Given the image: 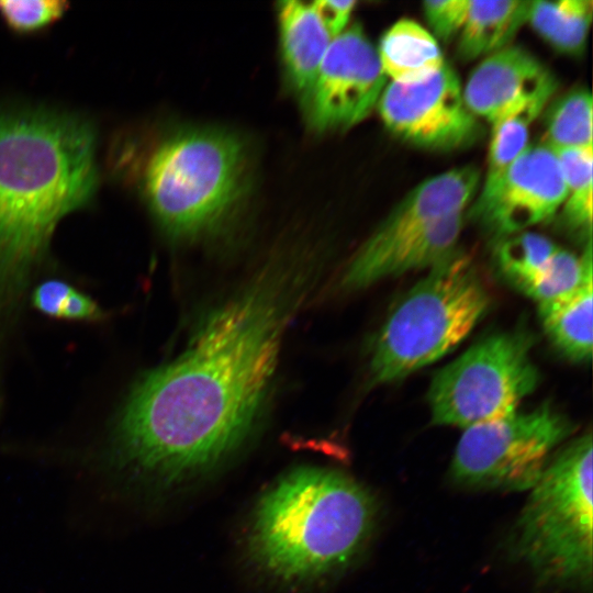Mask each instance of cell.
<instances>
[{"label": "cell", "instance_id": "6da1fadb", "mask_svg": "<svg viewBox=\"0 0 593 593\" xmlns=\"http://www.w3.org/2000/svg\"><path fill=\"white\" fill-rule=\"evenodd\" d=\"M317 276L312 256L267 262L216 309L188 348L144 376L115 422L108 469L170 486L230 457L261 414L292 316Z\"/></svg>", "mask_w": 593, "mask_h": 593}, {"label": "cell", "instance_id": "7a4b0ae2", "mask_svg": "<svg viewBox=\"0 0 593 593\" xmlns=\"http://www.w3.org/2000/svg\"><path fill=\"white\" fill-rule=\"evenodd\" d=\"M98 182L90 122L43 109L0 111V312L23 292L59 220L90 203Z\"/></svg>", "mask_w": 593, "mask_h": 593}, {"label": "cell", "instance_id": "3957f363", "mask_svg": "<svg viewBox=\"0 0 593 593\" xmlns=\"http://www.w3.org/2000/svg\"><path fill=\"white\" fill-rule=\"evenodd\" d=\"M377 518L371 493L351 477L299 467L257 502L248 549L259 567L284 582H310L348 567L367 545Z\"/></svg>", "mask_w": 593, "mask_h": 593}, {"label": "cell", "instance_id": "277c9868", "mask_svg": "<svg viewBox=\"0 0 593 593\" xmlns=\"http://www.w3.org/2000/svg\"><path fill=\"white\" fill-rule=\"evenodd\" d=\"M592 450L588 433L553 454L513 528L512 553L542 585L591 586Z\"/></svg>", "mask_w": 593, "mask_h": 593}, {"label": "cell", "instance_id": "5b68a950", "mask_svg": "<svg viewBox=\"0 0 593 593\" xmlns=\"http://www.w3.org/2000/svg\"><path fill=\"white\" fill-rule=\"evenodd\" d=\"M246 157L239 138L217 130L172 134L147 156L139 189L172 237L193 238L217 227L243 194Z\"/></svg>", "mask_w": 593, "mask_h": 593}, {"label": "cell", "instance_id": "8992f818", "mask_svg": "<svg viewBox=\"0 0 593 593\" xmlns=\"http://www.w3.org/2000/svg\"><path fill=\"white\" fill-rule=\"evenodd\" d=\"M489 302L468 255L456 250L429 268L378 333L369 365L371 383L399 381L446 356L474 328Z\"/></svg>", "mask_w": 593, "mask_h": 593}, {"label": "cell", "instance_id": "52a82bcc", "mask_svg": "<svg viewBox=\"0 0 593 593\" xmlns=\"http://www.w3.org/2000/svg\"><path fill=\"white\" fill-rule=\"evenodd\" d=\"M533 345L523 327L493 333L437 371L427 391L432 422L466 428L516 411L539 382Z\"/></svg>", "mask_w": 593, "mask_h": 593}, {"label": "cell", "instance_id": "ba28073f", "mask_svg": "<svg viewBox=\"0 0 593 593\" xmlns=\"http://www.w3.org/2000/svg\"><path fill=\"white\" fill-rule=\"evenodd\" d=\"M573 430V423L547 403L471 425L456 446L451 479L468 489L530 490Z\"/></svg>", "mask_w": 593, "mask_h": 593}, {"label": "cell", "instance_id": "9c48e42d", "mask_svg": "<svg viewBox=\"0 0 593 593\" xmlns=\"http://www.w3.org/2000/svg\"><path fill=\"white\" fill-rule=\"evenodd\" d=\"M384 125L411 144L429 149L470 145L480 134L456 71L445 64L416 83L390 82L377 104Z\"/></svg>", "mask_w": 593, "mask_h": 593}, {"label": "cell", "instance_id": "30bf717a", "mask_svg": "<svg viewBox=\"0 0 593 593\" xmlns=\"http://www.w3.org/2000/svg\"><path fill=\"white\" fill-rule=\"evenodd\" d=\"M387 86L377 49L358 24L334 37L304 100L310 122L321 131L347 128L377 107Z\"/></svg>", "mask_w": 593, "mask_h": 593}, {"label": "cell", "instance_id": "8fae6325", "mask_svg": "<svg viewBox=\"0 0 593 593\" xmlns=\"http://www.w3.org/2000/svg\"><path fill=\"white\" fill-rule=\"evenodd\" d=\"M566 195L553 150L528 144L495 182L481 188L469 216L501 240L552 217Z\"/></svg>", "mask_w": 593, "mask_h": 593}, {"label": "cell", "instance_id": "7c38bea8", "mask_svg": "<svg viewBox=\"0 0 593 593\" xmlns=\"http://www.w3.org/2000/svg\"><path fill=\"white\" fill-rule=\"evenodd\" d=\"M553 85V76L533 54L510 45L483 58L469 76L462 94L475 118L493 124Z\"/></svg>", "mask_w": 593, "mask_h": 593}, {"label": "cell", "instance_id": "4fadbf2b", "mask_svg": "<svg viewBox=\"0 0 593 593\" xmlns=\"http://www.w3.org/2000/svg\"><path fill=\"white\" fill-rule=\"evenodd\" d=\"M463 222L461 212L390 244L362 245L344 269L340 287L359 290L388 277L432 268L457 250Z\"/></svg>", "mask_w": 593, "mask_h": 593}, {"label": "cell", "instance_id": "5bb4252c", "mask_svg": "<svg viewBox=\"0 0 593 593\" xmlns=\"http://www.w3.org/2000/svg\"><path fill=\"white\" fill-rule=\"evenodd\" d=\"M479 181L480 171L473 166L454 168L423 181L392 209L363 246L390 244L465 212Z\"/></svg>", "mask_w": 593, "mask_h": 593}, {"label": "cell", "instance_id": "9a60e30c", "mask_svg": "<svg viewBox=\"0 0 593 593\" xmlns=\"http://www.w3.org/2000/svg\"><path fill=\"white\" fill-rule=\"evenodd\" d=\"M279 29L287 76L305 100L333 37L314 3L301 1L280 3Z\"/></svg>", "mask_w": 593, "mask_h": 593}, {"label": "cell", "instance_id": "2e32d148", "mask_svg": "<svg viewBox=\"0 0 593 593\" xmlns=\"http://www.w3.org/2000/svg\"><path fill=\"white\" fill-rule=\"evenodd\" d=\"M377 53L385 77L403 85L421 82L446 64L436 38L407 19L398 21L382 35Z\"/></svg>", "mask_w": 593, "mask_h": 593}, {"label": "cell", "instance_id": "e0dca14e", "mask_svg": "<svg viewBox=\"0 0 593 593\" xmlns=\"http://www.w3.org/2000/svg\"><path fill=\"white\" fill-rule=\"evenodd\" d=\"M530 1L469 0L458 34L457 53L463 60L486 57L506 46L528 20Z\"/></svg>", "mask_w": 593, "mask_h": 593}, {"label": "cell", "instance_id": "ac0fdd59", "mask_svg": "<svg viewBox=\"0 0 593 593\" xmlns=\"http://www.w3.org/2000/svg\"><path fill=\"white\" fill-rule=\"evenodd\" d=\"M593 269L569 295L539 305L542 327L550 342L564 357L575 362L590 361L593 346Z\"/></svg>", "mask_w": 593, "mask_h": 593}, {"label": "cell", "instance_id": "d6986e66", "mask_svg": "<svg viewBox=\"0 0 593 593\" xmlns=\"http://www.w3.org/2000/svg\"><path fill=\"white\" fill-rule=\"evenodd\" d=\"M556 88L553 85L544 89L491 124L488 171L482 188L495 182L528 146L532 124L545 110Z\"/></svg>", "mask_w": 593, "mask_h": 593}, {"label": "cell", "instance_id": "ffe728a7", "mask_svg": "<svg viewBox=\"0 0 593 593\" xmlns=\"http://www.w3.org/2000/svg\"><path fill=\"white\" fill-rule=\"evenodd\" d=\"M593 15L591 0L530 1L528 20L534 30L555 48L580 53Z\"/></svg>", "mask_w": 593, "mask_h": 593}, {"label": "cell", "instance_id": "44dd1931", "mask_svg": "<svg viewBox=\"0 0 593 593\" xmlns=\"http://www.w3.org/2000/svg\"><path fill=\"white\" fill-rule=\"evenodd\" d=\"M567 187L561 205L564 225L586 240L592 239L593 148L552 149Z\"/></svg>", "mask_w": 593, "mask_h": 593}, {"label": "cell", "instance_id": "7402d4cb", "mask_svg": "<svg viewBox=\"0 0 593 593\" xmlns=\"http://www.w3.org/2000/svg\"><path fill=\"white\" fill-rule=\"evenodd\" d=\"M558 247L539 234H514L499 242L496 267L507 282L524 293L544 271Z\"/></svg>", "mask_w": 593, "mask_h": 593}, {"label": "cell", "instance_id": "603a6c76", "mask_svg": "<svg viewBox=\"0 0 593 593\" xmlns=\"http://www.w3.org/2000/svg\"><path fill=\"white\" fill-rule=\"evenodd\" d=\"M592 96L578 88L557 100L548 112L544 144L552 149L593 148Z\"/></svg>", "mask_w": 593, "mask_h": 593}, {"label": "cell", "instance_id": "cb8c5ba5", "mask_svg": "<svg viewBox=\"0 0 593 593\" xmlns=\"http://www.w3.org/2000/svg\"><path fill=\"white\" fill-rule=\"evenodd\" d=\"M592 268V239L585 243L581 256L558 247L540 276L524 292L539 305L572 293Z\"/></svg>", "mask_w": 593, "mask_h": 593}, {"label": "cell", "instance_id": "d4e9b609", "mask_svg": "<svg viewBox=\"0 0 593 593\" xmlns=\"http://www.w3.org/2000/svg\"><path fill=\"white\" fill-rule=\"evenodd\" d=\"M68 7L63 0H0V16L13 32L30 34L54 24Z\"/></svg>", "mask_w": 593, "mask_h": 593}, {"label": "cell", "instance_id": "484cf974", "mask_svg": "<svg viewBox=\"0 0 593 593\" xmlns=\"http://www.w3.org/2000/svg\"><path fill=\"white\" fill-rule=\"evenodd\" d=\"M469 0H427L423 3L426 20L441 41L458 36L468 10Z\"/></svg>", "mask_w": 593, "mask_h": 593}, {"label": "cell", "instance_id": "4316f807", "mask_svg": "<svg viewBox=\"0 0 593 593\" xmlns=\"http://www.w3.org/2000/svg\"><path fill=\"white\" fill-rule=\"evenodd\" d=\"M72 288L60 280H49L40 284L33 293V304L42 313L60 318L64 303Z\"/></svg>", "mask_w": 593, "mask_h": 593}, {"label": "cell", "instance_id": "83f0119b", "mask_svg": "<svg viewBox=\"0 0 593 593\" xmlns=\"http://www.w3.org/2000/svg\"><path fill=\"white\" fill-rule=\"evenodd\" d=\"M315 9L332 37L339 35L348 23L355 1H314Z\"/></svg>", "mask_w": 593, "mask_h": 593}, {"label": "cell", "instance_id": "f1b7e54d", "mask_svg": "<svg viewBox=\"0 0 593 593\" xmlns=\"http://www.w3.org/2000/svg\"><path fill=\"white\" fill-rule=\"evenodd\" d=\"M104 316L100 306L88 295L72 289L68 294L60 318L99 321Z\"/></svg>", "mask_w": 593, "mask_h": 593}]
</instances>
